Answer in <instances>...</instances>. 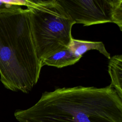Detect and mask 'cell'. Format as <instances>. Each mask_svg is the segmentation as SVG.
Wrapping results in <instances>:
<instances>
[{
    "instance_id": "6",
    "label": "cell",
    "mask_w": 122,
    "mask_h": 122,
    "mask_svg": "<svg viewBox=\"0 0 122 122\" xmlns=\"http://www.w3.org/2000/svg\"><path fill=\"white\" fill-rule=\"evenodd\" d=\"M70 51L76 56L82 57L86 51L94 50L98 51L107 59L111 58L110 54L106 50L104 44L101 41H91L72 39L68 47Z\"/></svg>"
},
{
    "instance_id": "7",
    "label": "cell",
    "mask_w": 122,
    "mask_h": 122,
    "mask_svg": "<svg viewBox=\"0 0 122 122\" xmlns=\"http://www.w3.org/2000/svg\"><path fill=\"white\" fill-rule=\"evenodd\" d=\"M109 60L108 72L111 79L110 85L122 99V55H116Z\"/></svg>"
},
{
    "instance_id": "1",
    "label": "cell",
    "mask_w": 122,
    "mask_h": 122,
    "mask_svg": "<svg viewBox=\"0 0 122 122\" xmlns=\"http://www.w3.org/2000/svg\"><path fill=\"white\" fill-rule=\"evenodd\" d=\"M14 116L20 122H122V99L110 85L58 88Z\"/></svg>"
},
{
    "instance_id": "3",
    "label": "cell",
    "mask_w": 122,
    "mask_h": 122,
    "mask_svg": "<svg viewBox=\"0 0 122 122\" xmlns=\"http://www.w3.org/2000/svg\"><path fill=\"white\" fill-rule=\"evenodd\" d=\"M32 38L41 62L56 52L68 48L75 22L58 0H28Z\"/></svg>"
},
{
    "instance_id": "2",
    "label": "cell",
    "mask_w": 122,
    "mask_h": 122,
    "mask_svg": "<svg viewBox=\"0 0 122 122\" xmlns=\"http://www.w3.org/2000/svg\"><path fill=\"white\" fill-rule=\"evenodd\" d=\"M3 4L0 7V81L9 90L27 93L38 81L42 67L32 38L30 11Z\"/></svg>"
},
{
    "instance_id": "4",
    "label": "cell",
    "mask_w": 122,
    "mask_h": 122,
    "mask_svg": "<svg viewBox=\"0 0 122 122\" xmlns=\"http://www.w3.org/2000/svg\"><path fill=\"white\" fill-rule=\"evenodd\" d=\"M75 22L83 26L112 22L122 31V0H58Z\"/></svg>"
},
{
    "instance_id": "5",
    "label": "cell",
    "mask_w": 122,
    "mask_h": 122,
    "mask_svg": "<svg viewBox=\"0 0 122 122\" xmlns=\"http://www.w3.org/2000/svg\"><path fill=\"white\" fill-rule=\"evenodd\" d=\"M81 58V57L75 55L69 48H66L43 60L41 62V64L42 67L47 65L61 68L75 64Z\"/></svg>"
}]
</instances>
